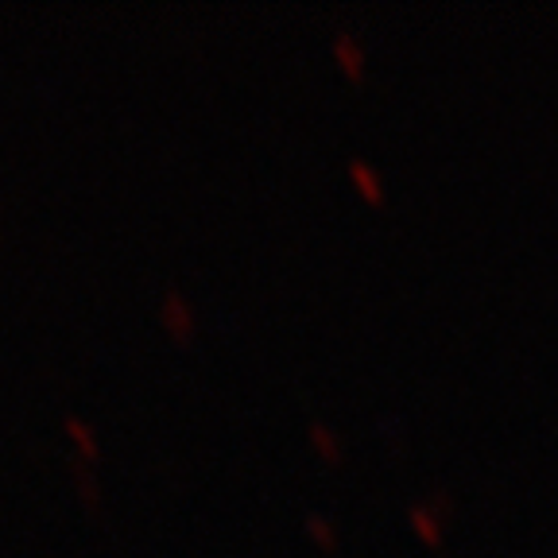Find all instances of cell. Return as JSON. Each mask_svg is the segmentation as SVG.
I'll return each mask as SVG.
<instances>
[{
	"mask_svg": "<svg viewBox=\"0 0 558 558\" xmlns=\"http://www.w3.org/2000/svg\"><path fill=\"white\" fill-rule=\"evenodd\" d=\"M159 326L171 333L174 341H191L194 330H198V314H194V303L183 295L179 288H167L159 295V311H156Z\"/></svg>",
	"mask_w": 558,
	"mask_h": 558,
	"instance_id": "6da1fadb",
	"label": "cell"
},
{
	"mask_svg": "<svg viewBox=\"0 0 558 558\" xmlns=\"http://www.w3.org/2000/svg\"><path fill=\"white\" fill-rule=\"evenodd\" d=\"M330 47H333V59H338V66H341V74H345V78H353V82L365 78L368 54H365V47H361L357 35H353V27H333Z\"/></svg>",
	"mask_w": 558,
	"mask_h": 558,
	"instance_id": "7a4b0ae2",
	"label": "cell"
},
{
	"mask_svg": "<svg viewBox=\"0 0 558 558\" xmlns=\"http://www.w3.org/2000/svg\"><path fill=\"white\" fill-rule=\"evenodd\" d=\"M408 523H411V532H415L423 543H430V547H438V543H442V515H438L427 500L408 508Z\"/></svg>",
	"mask_w": 558,
	"mask_h": 558,
	"instance_id": "3957f363",
	"label": "cell"
},
{
	"mask_svg": "<svg viewBox=\"0 0 558 558\" xmlns=\"http://www.w3.org/2000/svg\"><path fill=\"white\" fill-rule=\"evenodd\" d=\"M345 171H349V179H353V186H357L368 202H384V179H380V171L368 163V159L353 156L345 163Z\"/></svg>",
	"mask_w": 558,
	"mask_h": 558,
	"instance_id": "277c9868",
	"label": "cell"
},
{
	"mask_svg": "<svg viewBox=\"0 0 558 558\" xmlns=\"http://www.w3.org/2000/svg\"><path fill=\"white\" fill-rule=\"evenodd\" d=\"M311 446L318 450V458L323 462H330V465H338L341 462V453H345V446H341V435L330 427V423H323V418H311Z\"/></svg>",
	"mask_w": 558,
	"mask_h": 558,
	"instance_id": "5b68a950",
	"label": "cell"
},
{
	"mask_svg": "<svg viewBox=\"0 0 558 558\" xmlns=\"http://www.w3.org/2000/svg\"><path fill=\"white\" fill-rule=\"evenodd\" d=\"M62 427H66L70 442L78 446V453H82V458H86L89 465H97V458H101V446H97V430L89 427L86 418H78V415H66V418H62Z\"/></svg>",
	"mask_w": 558,
	"mask_h": 558,
	"instance_id": "8992f818",
	"label": "cell"
},
{
	"mask_svg": "<svg viewBox=\"0 0 558 558\" xmlns=\"http://www.w3.org/2000/svg\"><path fill=\"white\" fill-rule=\"evenodd\" d=\"M306 535H311L318 547H326V550H333L338 547V527H333L330 520H326L323 512H311L306 515Z\"/></svg>",
	"mask_w": 558,
	"mask_h": 558,
	"instance_id": "52a82bcc",
	"label": "cell"
},
{
	"mask_svg": "<svg viewBox=\"0 0 558 558\" xmlns=\"http://www.w3.org/2000/svg\"><path fill=\"white\" fill-rule=\"evenodd\" d=\"M78 488H82V497L89 500V505H97V497H101V485H97V473L89 462L78 465Z\"/></svg>",
	"mask_w": 558,
	"mask_h": 558,
	"instance_id": "ba28073f",
	"label": "cell"
}]
</instances>
